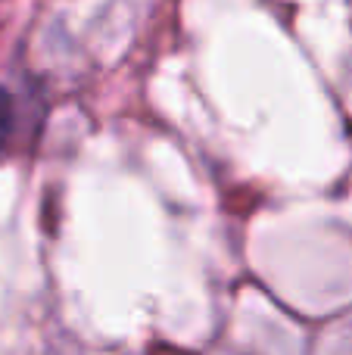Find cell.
Listing matches in <instances>:
<instances>
[{"label":"cell","mask_w":352,"mask_h":355,"mask_svg":"<svg viewBox=\"0 0 352 355\" xmlns=\"http://www.w3.org/2000/svg\"><path fill=\"white\" fill-rule=\"evenodd\" d=\"M10 128H12V103L6 97V91H0V153H3L6 141H10Z\"/></svg>","instance_id":"1"}]
</instances>
